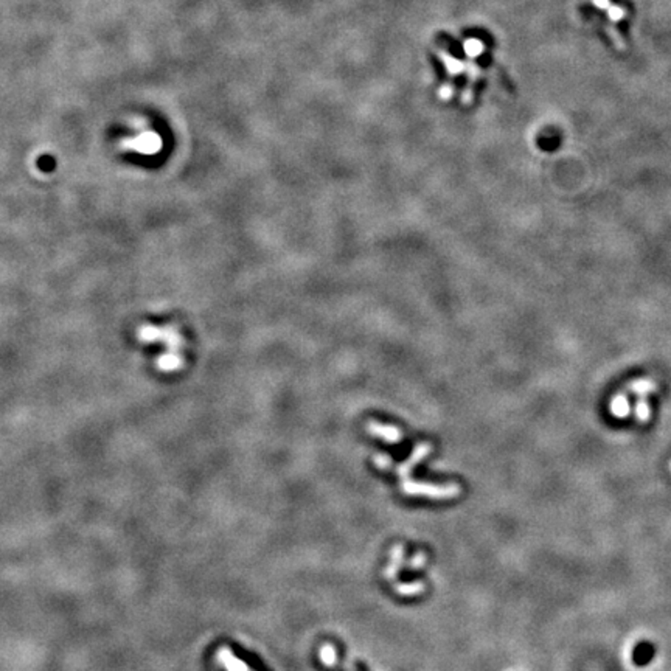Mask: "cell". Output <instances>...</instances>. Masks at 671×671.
Segmentation results:
<instances>
[{
  "instance_id": "obj_17",
  "label": "cell",
  "mask_w": 671,
  "mask_h": 671,
  "mask_svg": "<svg viewBox=\"0 0 671 671\" xmlns=\"http://www.w3.org/2000/svg\"><path fill=\"white\" fill-rule=\"evenodd\" d=\"M605 11H606V14H608V18L611 19L612 22H620V20H623L624 18L628 16V11L624 10L623 6L614 5V4L609 5Z\"/></svg>"
},
{
  "instance_id": "obj_5",
  "label": "cell",
  "mask_w": 671,
  "mask_h": 671,
  "mask_svg": "<svg viewBox=\"0 0 671 671\" xmlns=\"http://www.w3.org/2000/svg\"><path fill=\"white\" fill-rule=\"evenodd\" d=\"M367 431L373 437L384 440L387 441V443H400V441H402L404 438L402 431L400 428H396V426H392V424H383L379 421H373V419H370V421L367 423Z\"/></svg>"
},
{
  "instance_id": "obj_23",
  "label": "cell",
  "mask_w": 671,
  "mask_h": 671,
  "mask_svg": "<svg viewBox=\"0 0 671 671\" xmlns=\"http://www.w3.org/2000/svg\"><path fill=\"white\" fill-rule=\"evenodd\" d=\"M670 471H671V463H670Z\"/></svg>"
},
{
  "instance_id": "obj_15",
  "label": "cell",
  "mask_w": 671,
  "mask_h": 671,
  "mask_svg": "<svg viewBox=\"0 0 671 671\" xmlns=\"http://www.w3.org/2000/svg\"><path fill=\"white\" fill-rule=\"evenodd\" d=\"M636 417L639 421H648L651 417V410H650V404L646 401V396H640L637 404H636Z\"/></svg>"
},
{
  "instance_id": "obj_2",
  "label": "cell",
  "mask_w": 671,
  "mask_h": 671,
  "mask_svg": "<svg viewBox=\"0 0 671 671\" xmlns=\"http://www.w3.org/2000/svg\"><path fill=\"white\" fill-rule=\"evenodd\" d=\"M139 339L142 342H164V344L168 345L170 352H178V350L184 345V339L182 336L178 333L176 328L173 326H166V328H157L152 325H143L139 330Z\"/></svg>"
},
{
  "instance_id": "obj_10",
  "label": "cell",
  "mask_w": 671,
  "mask_h": 671,
  "mask_svg": "<svg viewBox=\"0 0 671 671\" xmlns=\"http://www.w3.org/2000/svg\"><path fill=\"white\" fill-rule=\"evenodd\" d=\"M437 55H438V58L441 59V63L445 64L448 73L451 75V76L459 75L460 72L464 70V63H463V61L454 58L453 55H449V53H448L446 50H441V49H440V50L437 51Z\"/></svg>"
},
{
  "instance_id": "obj_9",
  "label": "cell",
  "mask_w": 671,
  "mask_h": 671,
  "mask_svg": "<svg viewBox=\"0 0 671 671\" xmlns=\"http://www.w3.org/2000/svg\"><path fill=\"white\" fill-rule=\"evenodd\" d=\"M628 390L632 393H637L639 396H646L648 393H653L658 390V386L650 378H639L636 381H631L628 384Z\"/></svg>"
},
{
  "instance_id": "obj_13",
  "label": "cell",
  "mask_w": 671,
  "mask_h": 671,
  "mask_svg": "<svg viewBox=\"0 0 671 671\" xmlns=\"http://www.w3.org/2000/svg\"><path fill=\"white\" fill-rule=\"evenodd\" d=\"M319 658L325 667L333 668L338 663V651L331 644H324L319 650Z\"/></svg>"
},
{
  "instance_id": "obj_4",
  "label": "cell",
  "mask_w": 671,
  "mask_h": 671,
  "mask_svg": "<svg viewBox=\"0 0 671 671\" xmlns=\"http://www.w3.org/2000/svg\"><path fill=\"white\" fill-rule=\"evenodd\" d=\"M432 453V445L431 443H418L414 449V453L410 454L409 459L398 464V468H396V476L401 477V480L404 479H409L410 474H412V471H414V468L417 467V464L421 462L426 455H429Z\"/></svg>"
},
{
  "instance_id": "obj_19",
  "label": "cell",
  "mask_w": 671,
  "mask_h": 671,
  "mask_svg": "<svg viewBox=\"0 0 671 671\" xmlns=\"http://www.w3.org/2000/svg\"><path fill=\"white\" fill-rule=\"evenodd\" d=\"M373 463H375L376 468H379V469H390L392 468L390 455H386V454H376L375 457H373Z\"/></svg>"
},
{
  "instance_id": "obj_1",
  "label": "cell",
  "mask_w": 671,
  "mask_h": 671,
  "mask_svg": "<svg viewBox=\"0 0 671 671\" xmlns=\"http://www.w3.org/2000/svg\"><path fill=\"white\" fill-rule=\"evenodd\" d=\"M401 491L407 495H424L429 499L437 500H448L455 499L463 493L462 486L459 484H429V482H419V480L404 479L401 482Z\"/></svg>"
},
{
  "instance_id": "obj_6",
  "label": "cell",
  "mask_w": 671,
  "mask_h": 671,
  "mask_svg": "<svg viewBox=\"0 0 671 671\" xmlns=\"http://www.w3.org/2000/svg\"><path fill=\"white\" fill-rule=\"evenodd\" d=\"M216 659L227 671H252L247 663L236 658L230 648L226 645L219 646V650L216 651Z\"/></svg>"
},
{
  "instance_id": "obj_22",
  "label": "cell",
  "mask_w": 671,
  "mask_h": 671,
  "mask_svg": "<svg viewBox=\"0 0 671 671\" xmlns=\"http://www.w3.org/2000/svg\"><path fill=\"white\" fill-rule=\"evenodd\" d=\"M460 100H462V103H463L464 106H469V104H472V101H474V92H472V87H469V86H468L467 89L463 90V92H462V97H460Z\"/></svg>"
},
{
  "instance_id": "obj_16",
  "label": "cell",
  "mask_w": 671,
  "mask_h": 671,
  "mask_svg": "<svg viewBox=\"0 0 671 671\" xmlns=\"http://www.w3.org/2000/svg\"><path fill=\"white\" fill-rule=\"evenodd\" d=\"M605 30H606L608 36L611 37V41H612V44L615 45V49H617V50L623 51L624 49H627V44H624V41H623L622 35L619 33V30H617L614 25H606V27H605Z\"/></svg>"
},
{
  "instance_id": "obj_20",
  "label": "cell",
  "mask_w": 671,
  "mask_h": 671,
  "mask_svg": "<svg viewBox=\"0 0 671 671\" xmlns=\"http://www.w3.org/2000/svg\"><path fill=\"white\" fill-rule=\"evenodd\" d=\"M454 94H455V87H454L453 82H446V84H443V86H441V87L438 89V97H440L443 101H449V100H451V98L454 97Z\"/></svg>"
},
{
  "instance_id": "obj_18",
  "label": "cell",
  "mask_w": 671,
  "mask_h": 671,
  "mask_svg": "<svg viewBox=\"0 0 671 671\" xmlns=\"http://www.w3.org/2000/svg\"><path fill=\"white\" fill-rule=\"evenodd\" d=\"M464 70H467L468 73V86L472 87L474 86V82L479 80V76H480V67L476 64V63H472V59L468 61V63H464Z\"/></svg>"
},
{
  "instance_id": "obj_12",
  "label": "cell",
  "mask_w": 671,
  "mask_h": 671,
  "mask_svg": "<svg viewBox=\"0 0 671 671\" xmlns=\"http://www.w3.org/2000/svg\"><path fill=\"white\" fill-rule=\"evenodd\" d=\"M393 591L398 592L400 596H404V597H414V596H418V593H423L426 591V584L423 581L393 583Z\"/></svg>"
},
{
  "instance_id": "obj_8",
  "label": "cell",
  "mask_w": 671,
  "mask_h": 671,
  "mask_svg": "<svg viewBox=\"0 0 671 671\" xmlns=\"http://www.w3.org/2000/svg\"><path fill=\"white\" fill-rule=\"evenodd\" d=\"M156 365H157L159 370L168 373V371H176V370L182 369L184 361H182V357L178 355V352H170L166 355L159 356Z\"/></svg>"
},
{
  "instance_id": "obj_14",
  "label": "cell",
  "mask_w": 671,
  "mask_h": 671,
  "mask_svg": "<svg viewBox=\"0 0 671 671\" xmlns=\"http://www.w3.org/2000/svg\"><path fill=\"white\" fill-rule=\"evenodd\" d=\"M463 50H464V53H467V56L469 59H476L477 56H480L484 53L485 45H484L482 41L476 39V37H469V39L464 41Z\"/></svg>"
},
{
  "instance_id": "obj_3",
  "label": "cell",
  "mask_w": 671,
  "mask_h": 671,
  "mask_svg": "<svg viewBox=\"0 0 671 671\" xmlns=\"http://www.w3.org/2000/svg\"><path fill=\"white\" fill-rule=\"evenodd\" d=\"M121 147L129 151H135L140 152V154H157V152L162 149L164 147V140L157 133L154 131H143L137 137H133V139H126L125 142H121Z\"/></svg>"
},
{
  "instance_id": "obj_21",
  "label": "cell",
  "mask_w": 671,
  "mask_h": 671,
  "mask_svg": "<svg viewBox=\"0 0 671 671\" xmlns=\"http://www.w3.org/2000/svg\"><path fill=\"white\" fill-rule=\"evenodd\" d=\"M426 558H428V556H426V553L423 552H418L414 558H412L409 562H407V567L410 570H417V569H421L424 564H426Z\"/></svg>"
},
{
  "instance_id": "obj_11",
  "label": "cell",
  "mask_w": 671,
  "mask_h": 671,
  "mask_svg": "<svg viewBox=\"0 0 671 671\" xmlns=\"http://www.w3.org/2000/svg\"><path fill=\"white\" fill-rule=\"evenodd\" d=\"M631 412V406L627 396L623 393H617L611 400V414L615 418H627Z\"/></svg>"
},
{
  "instance_id": "obj_7",
  "label": "cell",
  "mask_w": 671,
  "mask_h": 671,
  "mask_svg": "<svg viewBox=\"0 0 671 671\" xmlns=\"http://www.w3.org/2000/svg\"><path fill=\"white\" fill-rule=\"evenodd\" d=\"M402 562H404V547L401 544H396L390 555V564L384 569V577L387 579H390V581H393V579L400 574Z\"/></svg>"
}]
</instances>
